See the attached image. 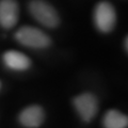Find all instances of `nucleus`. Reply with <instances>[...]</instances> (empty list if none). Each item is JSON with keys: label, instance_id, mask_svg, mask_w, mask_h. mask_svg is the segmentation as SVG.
I'll use <instances>...</instances> for the list:
<instances>
[{"label": "nucleus", "instance_id": "1", "mask_svg": "<svg viewBox=\"0 0 128 128\" xmlns=\"http://www.w3.org/2000/svg\"><path fill=\"white\" fill-rule=\"evenodd\" d=\"M29 11L40 24L47 28H56L60 22L57 11L44 0H32L29 4Z\"/></svg>", "mask_w": 128, "mask_h": 128}, {"label": "nucleus", "instance_id": "6", "mask_svg": "<svg viewBox=\"0 0 128 128\" xmlns=\"http://www.w3.org/2000/svg\"><path fill=\"white\" fill-rule=\"evenodd\" d=\"M45 114L40 106H30L24 109L19 114V121L24 126L29 128L38 127L44 121Z\"/></svg>", "mask_w": 128, "mask_h": 128}, {"label": "nucleus", "instance_id": "7", "mask_svg": "<svg viewBox=\"0 0 128 128\" xmlns=\"http://www.w3.org/2000/svg\"><path fill=\"white\" fill-rule=\"evenodd\" d=\"M2 58L6 65L14 70H26L31 64L29 58L17 50H8Z\"/></svg>", "mask_w": 128, "mask_h": 128}, {"label": "nucleus", "instance_id": "2", "mask_svg": "<svg viewBox=\"0 0 128 128\" xmlns=\"http://www.w3.org/2000/svg\"><path fill=\"white\" fill-rule=\"evenodd\" d=\"M15 38L26 47L46 48L50 45V38L38 28L25 26L16 31Z\"/></svg>", "mask_w": 128, "mask_h": 128}, {"label": "nucleus", "instance_id": "4", "mask_svg": "<svg viewBox=\"0 0 128 128\" xmlns=\"http://www.w3.org/2000/svg\"><path fill=\"white\" fill-rule=\"evenodd\" d=\"M74 106L83 121L90 122L98 110V102L96 97L91 93H83L74 99Z\"/></svg>", "mask_w": 128, "mask_h": 128}, {"label": "nucleus", "instance_id": "3", "mask_svg": "<svg viewBox=\"0 0 128 128\" xmlns=\"http://www.w3.org/2000/svg\"><path fill=\"white\" fill-rule=\"evenodd\" d=\"M94 22L99 31L108 33L113 30L116 22V13L109 2H99L94 11Z\"/></svg>", "mask_w": 128, "mask_h": 128}, {"label": "nucleus", "instance_id": "8", "mask_svg": "<svg viewBox=\"0 0 128 128\" xmlns=\"http://www.w3.org/2000/svg\"><path fill=\"white\" fill-rule=\"evenodd\" d=\"M102 124L105 128H126L128 118L118 110H110L104 116Z\"/></svg>", "mask_w": 128, "mask_h": 128}, {"label": "nucleus", "instance_id": "5", "mask_svg": "<svg viewBox=\"0 0 128 128\" xmlns=\"http://www.w3.org/2000/svg\"><path fill=\"white\" fill-rule=\"evenodd\" d=\"M18 4L15 0L0 1V26L4 29L13 28L18 20Z\"/></svg>", "mask_w": 128, "mask_h": 128}]
</instances>
